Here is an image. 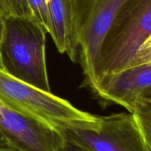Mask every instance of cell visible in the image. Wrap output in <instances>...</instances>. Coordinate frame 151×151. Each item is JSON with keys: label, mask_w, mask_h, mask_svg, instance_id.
Returning <instances> with one entry per match:
<instances>
[{"label": "cell", "mask_w": 151, "mask_h": 151, "mask_svg": "<svg viewBox=\"0 0 151 151\" xmlns=\"http://www.w3.org/2000/svg\"><path fill=\"white\" fill-rule=\"evenodd\" d=\"M151 63V34L142 44L127 68ZM126 68V69H127Z\"/></svg>", "instance_id": "11"}, {"label": "cell", "mask_w": 151, "mask_h": 151, "mask_svg": "<svg viewBox=\"0 0 151 151\" xmlns=\"http://www.w3.org/2000/svg\"><path fill=\"white\" fill-rule=\"evenodd\" d=\"M6 145H8L7 140H6L5 137H4V135L2 134L1 131H0V147H3V146Z\"/></svg>", "instance_id": "16"}, {"label": "cell", "mask_w": 151, "mask_h": 151, "mask_svg": "<svg viewBox=\"0 0 151 151\" xmlns=\"http://www.w3.org/2000/svg\"><path fill=\"white\" fill-rule=\"evenodd\" d=\"M62 137L91 151H150L132 113L97 116L60 128Z\"/></svg>", "instance_id": "4"}, {"label": "cell", "mask_w": 151, "mask_h": 151, "mask_svg": "<svg viewBox=\"0 0 151 151\" xmlns=\"http://www.w3.org/2000/svg\"><path fill=\"white\" fill-rule=\"evenodd\" d=\"M47 34L34 16L5 18L1 60L4 71L12 77L50 91L46 60Z\"/></svg>", "instance_id": "1"}, {"label": "cell", "mask_w": 151, "mask_h": 151, "mask_svg": "<svg viewBox=\"0 0 151 151\" xmlns=\"http://www.w3.org/2000/svg\"><path fill=\"white\" fill-rule=\"evenodd\" d=\"M58 151H91L79 145L76 144L74 142L67 139L63 138V142L60 145Z\"/></svg>", "instance_id": "12"}, {"label": "cell", "mask_w": 151, "mask_h": 151, "mask_svg": "<svg viewBox=\"0 0 151 151\" xmlns=\"http://www.w3.org/2000/svg\"><path fill=\"white\" fill-rule=\"evenodd\" d=\"M150 34L151 0H128L102 42L95 66L97 85L103 77L126 69Z\"/></svg>", "instance_id": "2"}, {"label": "cell", "mask_w": 151, "mask_h": 151, "mask_svg": "<svg viewBox=\"0 0 151 151\" xmlns=\"http://www.w3.org/2000/svg\"><path fill=\"white\" fill-rule=\"evenodd\" d=\"M0 131L19 151H58L61 134L44 122L13 110L0 101Z\"/></svg>", "instance_id": "6"}, {"label": "cell", "mask_w": 151, "mask_h": 151, "mask_svg": "<svg viewBox=\"0 0 151 151\" xmlns=\"http://www.w3.org/2000/svg\"><path fill=\"white\" fill-rule=\"evenodd\" d=\"M0 151H19L16 149H14L13 147H10L9 145L3 146V147H0Z\"/></svg>", "instance_id": "17"}, {"label": "cell", "mask_w": 151, "mask_h": 151, "mask_svg": "<svg viewBox=\"0 0 151 151\" xmlns=\"http://www.w3.org/2000/svg\"><path fill=\"white\" fill-rule=\"evenodd\" d=\"M0 101L13 110L58 130L97 116L77 109L68 100L16 79L0 70Z\"/></svg>", "instance_id": "3"}, {"label": "cell", "mask_w": 151, "mask_h": 151, "mask_svg": "<svg viewBox=\"0 0 151 151\" xmlns=\"http://www.w3.org/2000/svg\"><path fill=\"white\" fill-rule=\"evenodd\" d=\"M128 0H74V25L78 60L86 82L97 85L95 66L105 35L112 21Z\"/></svg>", "instance_id": "5"}, {"label": "cell", "mask_w": 151, "mask_h": 151, "mask_svg": "<svg viewBox=\"0 0 151 151\" xmlns=\"http://www.w3.org/2000/svg\"><path fill=\"white\" fill-rule=\"evenodd\" d=\"M11 16L9 0H0V18Z\"/></svg>", "instance_id": "13"}, {"label": "cell", "mask_w": 151, "mask_h": 151, "mask_svg": "<svg viewBox=\"0 0 151 151\" xmlns=\"http://www.w3.org/2000/svg\"><path fill=\"white\" fill-rule=\"evenodd\" d=\"M52 23L51 37L56 48L73 62L78 61L74 25V0H48Z\"/></svg>", "instance_id": "8"}, {"label": "cell", "mask_w": 151, "mask_h": 151, "mask_svg": "<svg viewBox=\"0 0 151 151\" xmlns=\"http://www.w3.org/2000/svg\"><path fill=\"white\" fill-rule=\"evenodd\" d=\"M138 98H142L143 100L151 101V86L143 91Z\"/></svg>", "instance_id": "15"}, {"label": "cell", "mask_w": 151, "mask_h": 151, "mask_svg": "<svg viewBox=\"0 0 151 151\" xmlns=\"http://www.w3.org/2000/svg\"><path fill=\"white\" fill-rule=\"evenodd\" d=\"M132 114L149 150L151 151V101L138 98Z\"/></svg>", "instance_id": "9"}, {"label": "cell", "mask_w": 151, "mask_h": 151, "mask_svg": "<svg viewBox=\"0 0 151 151\" xmlns=\"http://www.w3.org/2000/svg\"><path fill=\"white\" fill-rule=\"evenodd\" d=\"M151 86V63L127 68L103 77L94 92L103 100L132 113L141 93Z\"/></svg>", "instance_id": "7"}, {"label": "cell", "mask_w": 151, "mask_h": 151, "mask_svg": "<svg viewBox=\"0 0 151 151\" xmlns=\"http://www.w3.org/2000/svg\"><path fill=\"white\" fill-rule=\"evenodd\" d=\"M27 1L34 17L51 36L52 29L48 0H27Z\"/></svg>", "instance_id": "10"}, {"label": "cell", "mask_w": 151, "mask_h": 151, "mask_svg": "<svg viewBox=\"0 0 151 151\" xmlns=\"http://www.w3.org/2000/svg\"><path fill=\"white\" fill-rule=\"evenodd\" d=\"M4 26V18H0V70H3V71H4V68H3L2 60H1V42H2Z\"/></svg>", "instance_id": "14"}]
</instances>
